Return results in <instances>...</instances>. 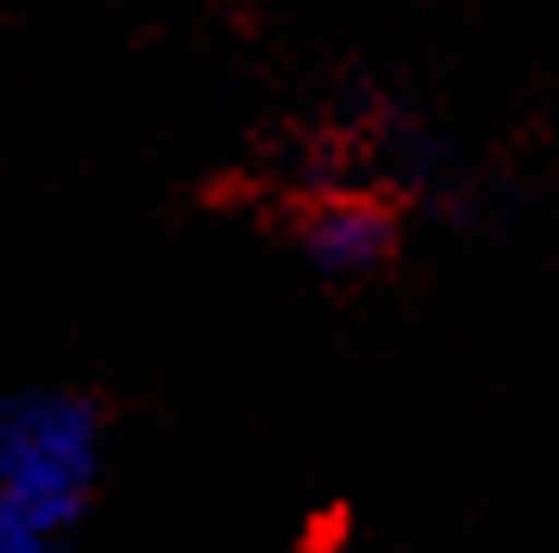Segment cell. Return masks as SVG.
Here are the masks:
<instances>
[{"mask_svg": "<svg viewBox=\"0 0 559 553\" xmlns=\"http://www.w3.org/2000/svg\"><path fill=\"white\" fill-rule=\"evenodd\" d=\"M110 490V412L64 380L0 392V528L78 548Z\"/></svg>", "mask_w": 559, "mask_h": 553, "instance_id": "obj_1", "label": "cell"}, {"mask_svg": "<svg viewBox=\"0 0 559 553\" xmlns=\"http://www.w3.org/2000/svg\"><path fill=\"white\" fill-rule=\"evenodd\" d=\"M296 251L309 271L335 276V283L373 276L399 251V213L373 193H322L296 220Z\"/></svg>", "mask_w": 559, "mask_h": 553, "instance_id": "obj_2", "label": "cell"}, {"mask_svg": "<svg viewBox=\"0 0 559 553\" xmlns=\"http://www.w3.org/2000/svg\"><path fill=\"white\" fill-rule=\"evenodd\" d=\"M0 553H78V548H52V541H33V534L0 528Z\"/></svg>", "mask_w": 559, "mask_h": 553, "instance_id": "obj_3", "label": "cell"}]
</instances>
